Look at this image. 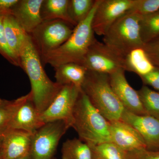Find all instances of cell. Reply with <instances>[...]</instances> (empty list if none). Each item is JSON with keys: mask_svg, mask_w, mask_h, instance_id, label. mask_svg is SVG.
<instances>
[{"mask_svg": "<svg viewBox=\"0 0 159 159\" xmlns=\"http://www.w3.org/2000/svg\"><path fill=\"white\" fill-rule=\"evenodd\" d=\"M20 67L28 75L34 105L41 114L48 108L63 85L52 81L43 68L39 54L29 34L19 56Z\"/></svg>", "mask_w": 159, "mask_h": 159, "instance_id": "6da1fadb", "label": "cell"}, {"mask_svg": "<svg viewBox=\"0 0 159 159\" xmlns=\"http://www.w3.org/2000/svg\"><path fill=\"white\" fill-rule=\"evenodd\" d=\"M100 2V0H96L87 17L74 28L65 42L41 58L43 66L49 64L54 68L68 63L81 64L89 48L96 39L92 22Z\"/></svg>", "mask_w": 159, "mask_h": 159, "instance_id": "7a4b0ae2", "label": "cell"}, {"mask_svg": "<svg viewBox=\"0 0 159 159\" xmlns=\"http://www.w3.org/2000/svg\"><path fill=\"white\" fill-rule=\"evenodd\" d=\"M72 127L79 139L90 145L111 142L110 123L82 91L74 107Z\"/></svg>", "mask_w": 159, "mask_h": 159, "instance_id": "3957f363", "label": "cell"}, {"mask_svg": "<svg viewBox=\"0 0 159 159\" xmlns=\"http://www.w3.org/2000/svg\"><path fill=\"white\" fill-rule=\"evenodd\" d=\"M81 91L109 122L121 119L125 108L111 87L108 75L88 71Z\"/></svg>", "mask_w": 159, "mask_h": 159, "instance_id": "277c9868", "label": "cell"}, {"mask_svg": "<svg viewBox=\"0 0 159 159\" xmlns=\"http://www.w3.org/2000/svg\"><path fill=\"white\" fill-rule=\"evenodd\" d=\"M140 19V16L134 12H126L114 23L103 35V43L123 57L134 49L143 48Z\"/></svg>", "mask_w": 159, "mask_h": 159, "instance_id": "5b68a950", "label": "cell"}, {"mask_svg": "<svg viewBox=\"0 0 159 159\" xmlns=\"http://www.w3.org/2000/svg\"><path fill=\"white\" fill-rule=\"evenodd\" d=\"M73 25L61 20H44L29 34L41 58L60 47L74 31Z\"/></svg>", "mask_w": 159, "mask_h": 159, "instance_id": "8992f818", "label": "cell"}, {"mask_svg": "<svg viewBox=\"0 0 159 159\" xmlns=\"http://www.w3.org/2000/svg\"><path fill=\"white\" fill-rule=\"evenodd\" d=\"M70 128L62 121L45 124L33 135L30 152L31 159H53L60 140Z\"/></svg>", "mask_w": 159, "mask_h": 159, "instance_id": "52a82bcc", "label": "cell"}, {"mask_svg": "<svg viewBox=\"0 0 159 159\" xmlns=\"http://www.w3.org/2000/svg\"><path fill=\"white\" fill-rule=\"evenodd\" d=\"M124 58L96 39L89 48L80 65L88 70L109 75L118 70L125 71Z\"/></svg>", "mask_w": 159, "mask_h": 159, "instance_id": "ba28073f", "label": "cell"}, {"mask_svg": "<svg viewBox=\"0 0 159 159\" xmlns=\"http://www.w3.org/2000/svg\"><path fill=\"white\" fill-rule=\"evenodd\" d=\"M81 91L74 84L63 85L50 106L41 114L43 123L62 121L72 127L74 107Z\"/></svg>", "mask_w": 159, "mask_h": 159, "instance_id": "9c48e42d", "label": "cell"}, {"mask_svg": "<svg viewBox=\"0 0 159 159\" xmlns=\"http://www.w3.org/2000/svg\"><path fill=\"white\" fill-rule=\"evenodd\" d=\"M134 0H100L93 18L92 28L94 33L105 35L118 19L129 11Z\"/></svg>", "mask_w": 159, "mask_h": 159, "instance_id": "30bf717a", "label": "cell"}, {"mask_svg": "<svg viewBox=\"0 0 159 159\" xmlns=\"http://www.w3.org/2000/svg\"><path fill=\"white\" fill-rule=\"evenodd\" d=\"M121 120L139 133L147 150H159V119L148 115H136L125 109Z\"/></svg>", "mask_w": 159, "mask_h": 159, "instance_id": "8fae6325", "label": "cell"}, {"mask_svg": "<svg viewBox=\"0 0 159 159\" xmlns=\"http://www.w3.org/2000/svg\"><path fill=\"white\" fill-rule=\"evenodd\" d=\"M125 70H119L109 75L113 90L124 108L138 115H147L138 91L134 89L126 79Z\"/></svg>", "mask_w": 159, "mask_h": 159, "instance_id": "7c38bea8", "label": "cell"}, {"mask_svg": "<svg viewBox=\"0 0 159 159\" xmlns=\"http://www.w3.org/2000/svg\"><path fill=\"white\" fill-rule=\"evenodd\" d=\"M40 115L29 92L25 95L22 102L15 112L8 129H19L34 134L45 124L41 119Z\"/></svg>", "mask_w": 159, "mask_h": 159, "instance_id": "4fadbf2b", "label": "cell"}, {"mask_svg": "<svg viewBox=\"0 0 159 159\" xmlns=\"http://www.w3.org/2000/svg\"><path fill=\"white\" fill-rule=\"evenodd\" d=\"M33 135L24 130L8 129L1 136L2 159H17L29 154Z\"/></svg>", "mask_w": 159, "mask_h": 159, "instance_id": "5bb4252c", "label": "cell"}, {"mask_svg": "<svg viewBox=\"0 0 159 159\" xmlns=\"http://www.w3.org/2000/svg\"><path fill=\"white\" fill-rule=\"evenodd\" d=\"M111 142L126 152L147 149L144 140L134 127L121 119L110 122Z\"/></svg>", "mask_w": 159, "mask_h": 159, "instance_id": "9a60e30c", "label": "cell"}, {"mask_svg": "<svg viewBox=\"0 0 159 159\" xmlns=\"http://www.w3.org/2000/svg\"><path fill=\"white\" fill-rule=\"evenodd\" d=\"M43 0H18L11 14L26 33L30 34L43 20L40 8Z\"/></svg>", "mask_w": 159, "mask_h": 159, "instance_id": "2e32d148", "label": "cell"}, {"mask_svg": "<svg viewBox=\"0 0 159 159\" xmlns=\"http://www.w3.org/2000/svg\"><path fill=\"white\" fill-rule=\"evenodd\" d=\"M4 26L8 47L20 62V53L29 34L23 30L11 14L4 15Z\"/></svg>", "mask_w": 159, "mask_h": 159, "instance_id": "e0dca14e", "label": "cell"}, {"mask_svg": "<svg viewBox=\"0 0 159 159\" xmlns=\"http://www.w3.org/2000/svg\"><path fill=\"white\" fill-rule=\"evenodd\" d=\"M56 82L61 85L72 84L81 89L88 70L76 63H68L54 68Z\"/></svg>", "mask_w": 159, "mask_h": 159, "instance_id": "ac0fdd59", "label": "cell"}, {"mask_svg": "<svg viewBox=\"0 0 159 159\" xmlns=\"http://www.w3.org/2000/svg\"><path fill=\"white\" fill-rule=\"evenodd\" d=\"M124 61L125 71L135 73L139 77L149 74L155 67L143 48L131 51L125 56Z\"/></svg>", "mask_w": 159, "mask_h": 159, "instance_id": "d6986e66", "label": "cell"}, {"mask_svg": "<svg viewBox=\"0 0 159 159\" xmlns=\"http://www.w3.org/2000/svg\"><path fill=\"white\" fill-rule=\"evenodd\" d=\"M69 0H43L40 8L43 21L61 20L75 27L68 12Z\"/></svg>", "mask_w": 159, "mask_h": 159, "instance_id": "ffe728a7", "label": "cell"}, {"mask_svg": "<svg viewBox=\"0 0 159 159\" xmlns=\"http://www.w3.org/2000/svg\"><path fill=\"white\" fill-rule=\"evenodd\" d=\"M62 159H93L92 147L79 139H68L63 143Z\"/></svg>", "mask_w": 159, "mask_h": 159, "instance_id": "44dd1931", "label": "cell"}, {"mask_svg": "<svg viewBox=\"0 0 159 159\" xmlns=\"http://www.w3.org/2000/svg\"><path fill=\"white\" fill-rule=\"evenodd\" d=\"M140 34L143 43L159 35V10L152 14L140 16Z\"/></svg>", "mask_w": 159, "mask_h": 159, "instance_id": "7402d4cb", "label": "cell"}, {"mask_svg": "<svg viewBox=\"0 0 159 159\" xmlns=\"http://www.w3.org/2000/svg\"><path fill=\"white\" fill-rule=\"evenodd\" d=\"M138 92L147 115L159 119V92L144 85Z\"/></svg>", "mask_w": 159, "mask_h": 159, "instance_id": "603a6c76", "label": "cell"}, {"mask_svg": "<svg viewBox=\"0 0 159 159\" xmlns=\"http://www.w3.org/2000/svg\"><path fill=\"white\" fill-rule=\"evenodd\" d=\"M90 146L93 159H128L127 152L111 142Z\"/></svg>", "mask_w": 159, "mask_h": 159, "instance_id": "cb8c5ba5", "label": "cell"}, {"mask_svg": "<svg viewBox=\"0 0 159 159\" xmlns=\"http://www.w3.org/2000/svg\"><path fill=\"white\" fill-rule=\"evenodd\" d=\"M95 2V0H69V14L75 27L87 17Z\"/></svg>", "mask_w": 159, "mask_h": 159, "instance_id": "d4e9b609", "label": "cell"}, {"mask_svg": "<svg viewBox=\"0 0 159 159\" xmlns=\"http://www.w3.org/2000/svg\"><path fill=\"white\" fill-rule=\"evenodd\" d=\"M24 97L25 96L13 100L0 98V136L8 130L11 118Z\"/></svg>", "mask_w": 159, "mask_h": 159, "instance_id": "484cf974", "label": "cell"}, {"mask_svg": "<svg viewBox=\"0 0 159 159\" xmlns=\"http://www.w3.org/2000/svg\"><path fill=\"white\" fill-rule=\"evenodd\" d=\"M158 10L159 0H134L133 6L129 11L144 16Z\"/></svg>", "mask_w": 159, "mask_h": 159, "instance_id": "4316f807", "label": "cell"}, {"mask_svg": "<svg viewBox=\"0 0 159 159\" xmlns=\"http://www.w3.org/2000/svg\"><path fill=\"white\" fill-rule=\"evenodd\" d=\"M4 15L0 14V54L12 65L20 67L19 61L12 54L7 44L4 30Z\"/></svg>", "mask_w": 159, "mask_h": 159, "instance_id": "83f0119b", "label": "cell"}, {"mask_svg": "<svg viewBox=\"0 0 159 159\" xmlns=\"http://www.w3.org/2000/svg\"><path fill=\"white\" fill-rule=\"evenodd\" d=\"M143 48L154 66L159 67V35L144 44Z\"/></svg>", "mask_w": 159, "mask_h": 159, "instance_id": "f1b7e54d", "label": "cell"}, {"mask_svg": "<svg viewBox=\"0 0 159 159\" xmlns=\"http://www.w3.org/2000/svg\"><path fill=\"white\" fill-rule=\"evenodd\" d=\"M140 77L144 85L152 87L159 92V67L155 66L150 73Z\"/></svg>", "mask_w": 159, "mask_h": 159, "instance_id": "f546056e", "label": "cell"}, {"mask_svg": "<svg viewBox=\"0 0 159 159\" xmlns=\"http://www.w3.org/2000/svg\"><path fill=\"white\" fill-rule=\"evenodd\" d=\"M127 153L128 159H159V150L144 149Z\"/></svg>", "mask_w": 159, "mask_h": 159, "instance_id": "4dcf8cb0", "label": "cell"}, {"mask_svg": "<svg viewBox=\"0 0 159 159\" xmlns=\"http://www.w3.org/2000/svg\"><path fill=\"white\" fill-rule=\"evenodd\" d=\"M18 0H0V14H11Z\"/></svg>", "mask_w": 159, "mask_h": 159, "instance_id": "1f68e13d", "label": "cell"}, {"mask_svg": "<svg viewBox=\"0 0 159 159\" xmlns=\"http://www.w3.org/2000/svg\"><path fill=\"white\" fill-rule=\"evenodd\" d=\"M17 159H31V156H30V154L29 155H27L25 156H24L23 157H22L20 158H18Z\"/></svg>", "mask_w": 159, "mask_h": 159, "instance_id": "d6a6232c", "label": "cell"}, {"mask_svg": "<svg viewBox=\"0 0 159 159\" xmlns=\"http://www.w3.org/2000/svg\"><path fill=\"white\" fill-rule=\"evenodd\" d=\"M0 159H2V151L0 148Z\"/></svg>", "mask_w": 159, "mask_h": 159, "instance_id": "836d02e7", "label": "cell"}, {"mask_svg": "<svg viewBox=\"0 0 159 159\" xmlns=\"http://www.w3.org/2000/svg\"><path fill=\"white\" fill-rule=\"evenodd\" d=\"M1 145H2V137L0 136V148L1 147Z\"/></svg>", "mask_w": 159, "mask_h": 159, "instance_id": "e575fe53", "label": "cell"}, {"mask_svg": "<svg viewBox=\"0 0 159 159\" xmlns=\"http://www.w3.org/2000/svg\"></svg>", "mask_w": 159, "mask_h": 159, "instance_id": "d590c367", "label": "cell"}]
</instances>
